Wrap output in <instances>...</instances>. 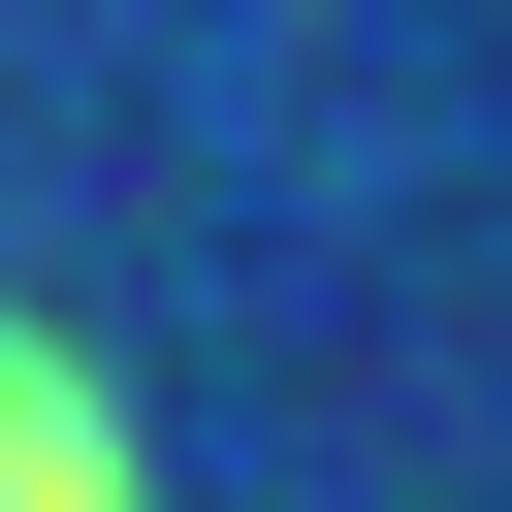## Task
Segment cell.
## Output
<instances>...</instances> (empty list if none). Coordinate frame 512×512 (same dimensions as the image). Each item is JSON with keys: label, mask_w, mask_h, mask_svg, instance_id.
Listing matches in <instances>:
<instances>
[{"label": "cell", "mask_w": 512, "mask_h": 512, "mask_svg": "<svg viewBox=\"0 0 512 512\" xmlns=\"http://www.w3.org/2000/svg\"><path fill=\"white\" fill-rule=\"evenodd\" d=\"M0 512H160V480H128V416H96L32 320H0Z\"/></svg>", "instance_id": "6da1fadb"}]
</instances>
